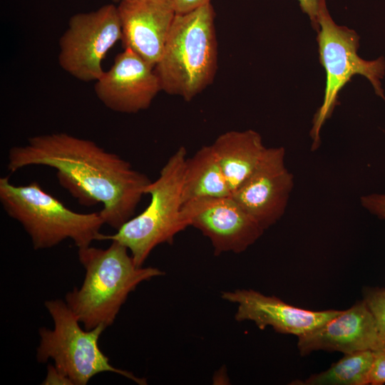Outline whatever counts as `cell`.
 <instances>
[{
	"mask_svg": "<svg viewBox=\"0 0 385 385\" xmlns=\"http://www.w3.org/2000/svg\"><path fill=\"white\" fill-rule=\"evenodd\" d=\"M7 160L11 173L30 165L53 168L61 186L79 204H102L105 224L116 230L134 216L151 182L118 155L66 133L31 137L26 145L11 147Z\"/></svg>",
	"mask_w": 385,
	"mask_h": 385,
	"instance_id": "cell-1",
	"label": "cell"
},
{
	"mask_svg": "<svg viewBox=\"0 0 385 385\" xmlns=\"http://www.w3.org/2000/svg\"><path fill=\"white\" fill-rule=\"evenodd\" d=\"M128 249L111 241L106 249L91 245L78 250L86 270L84 280L65 297V302L86 330L113 324L129 294L142 282L162 276L157 267H138Z\"/></svg>",
	"mask_w": 385,
	"mask_h": 385,
	"instance_id": "cell-2",
	"label": "cell"
},
{
	"mask_svg": "<svg viewBox=\"0 0 385 385\" xmlns=\"http://www.w3.org/2000/svg\"><path fill=\"white\" fill-rule=\"evenodd\" d=\"M217 63L215 11L210 2L176 14L155 66L162 91L191 101L212 82Z\"/></svg>",
	"mask_w": 385,
	"mask_h": 385,
	"instance_id": "cell-3",
	"label": "cell"
},
{
	"mask_svg": "<svg viewBox=\"0 0 385 385\" xmlns=\"http://www.w3.org/2000/svg\"><path fill=\"white\" fill-rule=\"evenodd\" d=\"M0 202L10 217L29 235L34 250L51 248L71 239L79 248L99 240L105 224L100 212L80 213L68 208L36 181L24 185L0 178Z\"/></svg>",
	"mask_w": 385,
	"mask_h": 385,
	"instance_id": "cell-4",
	"label": "cell"
},
{
	"mask_svg": "<svg viewBox=\"0 0 385 385\" xmlns=\"http://www.w3.org/2000/svg\"><path fill=\"white\" fill-rule=\"evenodd\" d=\"M187 150L180 147L161 168L159 176L145 190L148 206L113 235L101 234L99 240L116 241L125 246L138 267H142L158 245L173 242L188 227L182 217L183 175Z\"/></svg>",
	"mask_w": 385,
	"mask_h": 385,
	"instance_id": "cell-5",
	"label": "cell"
},
{
	"mask_svg": "<svg viewBox=\"0 0 385 385\" xmlns=\"http://www.w3.org/2000/svg\"><path fill=\"white\" fill-rule=\"evenodd\" d=\"M45 307L54 327L52 329H39L40 343L36 349L38 362L52 359L56 369L73 385H86L95 375L106 371L120 374L140 385L147 384L145 379L110 364L98 346L100 336L106 329L104 326L83 329L73 312L61 299L46 301Z\"/></svg>",
	"mask_w": 385,
	"mask_h": 385,
	"instance_id": "cell-6",
	"label": "cell"
},
{
	"mask_svg": "<svg viewBox=\"0 0 385 385\" xmlns=\"http://www.w3.org/2000/svg\"><path fill=\"white\" fill-rule=\"evenodd\" d=\"M317 21L319 61L326 72V86L323 103L314 115L310 131L312 150L319 147L321 128L334 111L339 92L353 76L366 77L376 94L385 100L380 81L385 73L384 57L373 61L361 58L357 54L359 36L354 30L334 21L326 0H319Z\"/></svg>",
	"mask_w": 385,
	"mask_h": 385,
	"instance_id": "cell-7",
	"label": "cell"
},
{
	"mask_svg": "<svg viewBox=\"0 0 385 385\" xmlns=\"http://www.w3.org/2000/svg\"><path fill=\"white\" fill-rule=\"evenodd\" d=\"M121 37L120 19L114 4L75 14L59 38L58 64L79 81H96L104 73L103 60Z\"/></svg>",
	"mask_w": 385,
	"mask_h": 385,
	"instance_id": "cell-8",
	"label": "cell"
},
{
	"mask_svg": "<svg viewBox=\"0 0 385 385\" xmlns=\"http://www.w3.org/2000/svg\"><path fill=\"white\" fill-rule=\"evenodd\" d=\"M182 217L188 227L198 229L209 238L217 256L245 251L265 231L231 195L187 201Z\"/></svg>",
	"mask_w": 385,
	"mask_h": 385,
	"instance_id": "cell-9",
	"label": "cell"
},
{
	"mask_svg": "<svg viewBox=\"0 0 385 385\" xmlns=\"http://www.w3.org/2000/svg\"><path fill=\"white\" fill-rule=\"evenodd\" d=\"M293 186L284 148H266L255 170L231 196L265 230L284 215Z\"/></svg>",
	"mask_w": 385,
	"mask_h": 385,
	"instance_id": "cell-10",
	"label": "cell"
},
{
	"mask_svg": "<svg viewBox=\"0 0 385 385\" xmlns=\"http://www.w3.org/2000/svg\"><path fill=\"white\" fill-rule=\"evenodd\" d=\"M95 82L98 100L122 113L147 109L162 91L155 67L129 48L118 53L112 66Z\"/></svg>",
	"mask_w": 385,
	"mask_h": 385,
	"instance_id": "cell-11",
	"label": "cell"
},
{
	"mask_svg": "<svg viewBox=\"0 0 385 385\" xmlns=\"http://www.w3.org/2000/svg\"><path fill=\"white\" fill-rule=\"evenodd\" d=\"M221 297L237 305L235 315L237 321H251L260 329L271 327L277 332L297 337L320 327L340 312L305 309L253 289L223 292Z\"/></svg>",
	"mask_w": 385,
	"mask_h": 385,
	"instance_id": "cell-12",
	"label": "cell"
},
{
	"mask_svg": "<svg viewBox=\"0 0 385 385\" xmlns=\"http://www.w3.org/2000/svg\"><path fill=\"white\" fill-rule=\"evenodd\" d=\"M385 344L374 317L362 300L340 312L320 327L298 337L301 355L319 350L345 354L362 350L376 351Z\"/></svg>",
	"mask_w": 385,
	"mask_h": 385,
	"instance_id": "cell-13",
	"label": "cell"
},
{
	"mask_svg": "<svg viewBox=\"0 0 385 385\" xmlns=\"http://www.w3.org/2000/svg\"><path fill=\"white\" fill-rule=\"evenodd\" d=\"M124 48L151 66L160 60L176 15L170 0H120L117 6Z\"/></svg>",
	"mask_w": 385,
	"mask_h": 385,
	"instance_id": "cell-14",
	"label": "cell"
},
{
	"mask_svg": "<svg viewBox=\"0 0 385 385\" xmlns=\"http://www.w3.org/2000/svg\"><path fill=\"white\" fill-rule=\"evenodd\" d=\"M211 145L232 193L250 175L266 149L260 134L251 129L227 131Z\"/></svg>",
	"mask_w": 385,
	"mask_h": 385,
	"instance_id": "cell-15",
	"label": "cell"
},
{
	"mask_svg": "<svg viewBox=\"0 0 385 385\" xmlns=\"http://www.w3.org/2000/svg\"><path fill=\"white\" fill-rule=\"evenodd\" d=\"M231 190L211 145L187 158L183 175V203L200 197H227Z\"/></svg>",
	"mask_w": 385,
	"mask_h": 385,
	"instance_id": "cell-16",
	"label": "cell"
},
{
	"mask_svg": "<svg viewBox=\"0 0 385 385\" xmlns=\"http://www.w3.org/2000/svg\"><path fill=\"white\" fill-rule=\"evenodd\" d=\"M374 360V351L362 350L345 354L328 369L294 384L366 385Z\"/></svg>",
	"mask_w": 385,
	"mask_h": 385,
	"instance_id": "cell-17",
	"label": "cell"
},
{
	"mask_svg": "<svg viewBox=\"0 0 385 385\" xmlns=\"http://www.w3.org/2000/svg\"><path fill=\"white\" fill-rule=\"evenodd\" d=\"M363 300L372 313L381 339L385 344V289L369 288Z\"/></svg>",
	"mask_w": 385,
	"mask_h": 385,
	"instance_id": "cell-18",
	"label": "cell"
},
{
	"mask_svg": "<svg viewBox=\"0 0 385 385\" xmlns=\"http://www.w3.org/2000/svg\"><path fill=\"white\" fill-rule=\"evenodd\" d=\"M385 383V345L374 351V360L369 374V384L381 385Z\"/></svg>",
	"mask_w": 385,
	"mask_h": 385,
	"instance_id": "cell-19",
	"label": "cell"
},
{
	"mask_svg": "<svg viewBox=\"0 0 385 385\" xmlns=\"http://www.w3.org/2000/svg\"><path fill=\"white\" fill-rule=\"evenodd\" d=\"M361 205L381 219H385V195L371 194L361 198Z\"/></svg>",
	"mask_w": 385,
	"mask_h": 385,
	"instance_id": "cell-20",
	"label": "cell"
},
{
	"mask_svg": "<svg viewBox=\"0 0 385 385\" xmlns=\"http://www.w3.org/2000/svg\"><path fill=\"white\" fill-rule=\"evenodd\" d=\"M43 385L66 384L73 385L72 381L63 373L58 371L54 365L48 364L47 366V374L43 381Z\"/></svg>",
	"mask_w": 385,
	"mask_h": 385,
	"instance_id": "cell-21",
	"label": "cell"
},
{
	"mask_svg": "<svg viewBox=\"0 0 385 385\" xmlns=\"http://www.w3.org/2000/svg\"><path fill=\"white\" fill-rule=\"evenodd\" d=\"M302 10L308 15L312 26L319 30L317 21L319 0H298Z\"/></svg>",
	"mask_w": 385,
	"mask_h": 385,
	"instance_id": "cell-22",
	"label": "cell"
},
{
	"mask_svg": "<svg viewBox=\"0 0 385 385\" xmlns=\"http://www.w3.org/2000/svg\"><path fill=\"white\" fill-rule=\"evenodd\" d=\"M177 14H183L191 11L203 6L210 0H170Z\"/></svg>",
	"mask_w": 385,
	"mask_h": 385,
	"instance_id": "cell-23",
	"label": "cell"
},
{
	"mask_svg": "<svg viewBox=\"0 0 385 385\" xmlns=\"http://www.w3.org/2000/svg\"><path fill=\"white\" fill-rule=\"evenodd\" d=\"M114 1H120V0H114Z\"/></svg>",
	"mask_w": 385,
	"mask_h": 385,
	"instance_id": "cell-24",
	"label": "cell"
}]
</instances>
